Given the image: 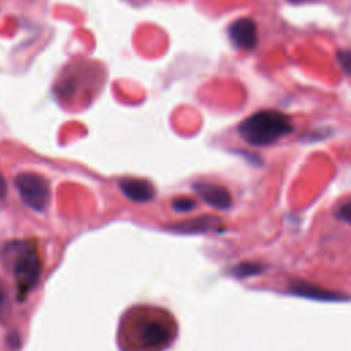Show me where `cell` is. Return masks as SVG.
Segmentation results:
<instances>
[{
    "mask_svg": "<svg viewBox=\"0 0 351 351\" xmlns=\"http://www.w3.org/2000/svg\"><path fill=\"white\" fill-rule=\"evenodd\" d=\"M292 123L287 115L273 110L252 114L239 126V133L251 145H269L292 132Z\"/></svg>",
    "mask_w": 351,
    "mask_h": 351,
    "instance_id": "obj_1",
    "label": "cell"
},
{
    "mask_svg": "<svg viewBox=\"0 0 351 351\" xmlns=\"http://www.w3.org/2000/svg\"><path fill=\"white\" fill-rule=\"evenodd\" d=\"M12 269L19 289L22 292H27L36 285L41 273V262L38 252L26 243L18 244L15 247Z\"/></svg>",
    "mask_w": 351,
    "mask_h": 351,
    "instance_id": "obj_2",
    "label": "cell"
},
{
    "mask_svg": "<svg viewBox=\"0 0 351 351\" xmlns=\"http://www.w3.org/2000/svg\"><path fill=\"white\" fill-rule=\"evenodd\" d=\"M15 186L23 203L34 211L47 208L51 197L48 181L36 173H21L15 177Z\"/></svg>",
    "mask_w": 351,
    "mask_h": 351,
    "instance_id": "obj_3",
    "label": "cell"
},
{
    "mask_svg": "<svg viewBox=\"0 0 351 351\" xmlns=\"http://www.w3.org/2000/svg\"><path fill=\"white\" fill-rule=\"evenodd\" d=\"M133 328L138 346L148 351H156L163 348L169 344L171 339L170 324L162 318H140Z\"/></svg>",
    "mask_w": 351,
    "mask_h": 351,
    "instance_id": "obj_4",
    "label": "cell"
},
{
    "mask_svg": "<svg viewBox=\"0 0 351 351\" xmlns=\"http://www.w3.org/2000/svg\"><path fill=\"white\" fill-rule=\"evenodd\" d=\"M228 33L234 47L240 49L250 51L256 47V25L250 18H239L234 22H232L228 29Z\"/></svg>",
    "mask_w": 351,
    "mask_h": 351,
    "instance_id": "obj_5",
    "label": "cell"
},
{
    "mask_svg": "<svg viewBox=\"0 0 351 351\" xmlns=\"http://www.w3.org/2000/svg\"><path fill=\"white\" fill-rule=\"evenodd\" d=\"M119 188L129 200L137 203H147L155 196V188L147 180L123 178L119 181Z\"/></svg>",
    "mask_w": 351,
    "mask_h": 351,
    "instance_id": "obj_6",
    "label": "cell"
},
{
    "mask_svg": "<svg viewBox=\"0 0 351 351\" xmlns=\"http://www.w3.org/2000/svg\"><path fill=\"white\" fill-rule=\"evenodd\" d=\"M193 189L207 204H210L215 208L225 210V208L230 207V203H232L230 195H229L228 189H225L221 185L208 184V182H197L193 185Z\"/></svg>",
    "mask_w": 351,
    "mask_h": 351,
    "instance_id": "obj_7",
    "label": "cell"
},
{
    "mask_svg": "<svg viewBox=\"0 0 351 351\" xmlns=\"http://www.w3.org/2000/svg\"><path fill=\"white\" fill-rule=\"evenodd\" d=\"M217 223V218L213 217H200V218H195L191 221H185L181 223H177L174 226H171L174 230L178 232H202V230H207L210 228H213Z\"/></svg>",
    "mask_w": 351,
    "mask_h": 351,
    "instance_id": "obj_8",
    "label": "cell"
},
{
    "mask_svg": "<svg viewBox=\"0 0 351 351\" xmlns=\"http://www.w3.org/2000/svg\"><path fill=\"white\" fill-rule=\"evenodd\" d=\"M293 292L299 293L302 296H306V298H314V299H321V300H339L337 295H333L330 292L318 289V288H315L313 285H308V284H298V285L295 284L293 285Z\"/></svg>",
    "mask_w": 351,
    "mask_h": 351,
    "instance_id": "obj_9",
    "label": "cell"
},
{
    "mask_svg": "<svg viewBox=\"0 0 351 351\" xmlns=\"http://www.w3.org/2000/svg\"><path fill=\"white\" fill-rule=\"evenodd\" d=\"M171 207L177 213H186V211H191L195 207V202L192 199H188V197H178V199H174L171 202Z\"/></svg>",
    "mask_w": 351,
    "mask_h": 351,
    "instance_id": "obj_10",
    "label": "cell"
},
{
    "mask_svg": "<svg viewBox=\"0 0 351 351\" xmlns=\"http://www.w3.org/2000/svg\"><path fill=\"white\" fill-rule=\"evenodd\" d=\"M339 62L341 64V67L351 74V49H346V51H340L339 52Z\"/></svg>",
    "mask_w": 351,
    "mask_h": 351,
    "instance_id": "obj_11",
    "label": "cell"
},
{
    "mask_svg": "<svg viewBox=\"0 0 351 351\" xmlns=\"http://www.w3.org/2000/svg\"><path fill=\"white\" fill-rule=\"evenodd\" d=\"M258 270H259L258 266L243 263V265H240V266L234 270V273H236V276H239V277H245V276H251V274L256 273Z\"/></svg>",
    "mask_w": 351,
    "mask_h": 351,
    "instance_id": "obj_12",
    "label": "cell"
},
{
    "mask_svg": "<svg viewBox=\"0 0 351 351\" xmlns=\"http://www.w3.org/2000/svg\"><path fill=\"white\" fill-rule=\"evenodd\" d=\"M337 217L347 222V223H351V203H346L343 206H340L339 211H337Z\"/></svg>",
    "mask_w": 351,
    "mask_h": 351,
    "instance_id": "obj_13",
    "label": "cell"
},
{
    "mask_svg": "<svg viewBox=\"0 0 351 351\" xmlns=\"http://www.w3.org/2000/svg\"><path fill=\"white\" fill-rule=\"evenodd\" d=\"M7 195V184L4 177L0 174V199H3Z\"/></svg>",
    "mask_w": 351,
    "mask_h": 351,
    "instance_id": "obj_14",
    "label": "cell"
},
{
    "mask_svg": "<svg viewBox=\"0 0 351 351\" xmlns=\"http://www.w3.org/2000/svg\"><path fill=\"white\" fill-rule=\"evenodd\" d=\"M4 306H5V291H4L3 284L0 282V311L3 310Z\"/></svg>",
    "mask_w": 351,
    "mask_h": 351,
    "instance_id": "obj_15",
    "label": "cell"
},
{
    "mask_svg": "<svg viewBox=\"0 0 351 351\" xmlns=\"http://www.w3.org/2000/svg\"><path fill=\"white\" fill-rule=\"evenodd\" d=\"M293 1H299V0H293Z\"/></svg>",
    "mask_w": 351,
    "mask_h": 351,
    "instance_id": "obj_16",
    "label": "cell"
}]
</instances>
